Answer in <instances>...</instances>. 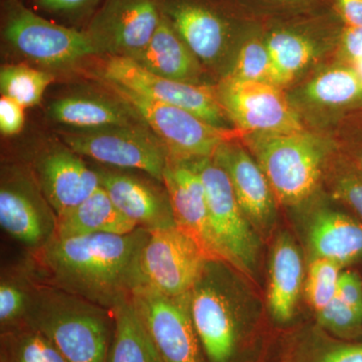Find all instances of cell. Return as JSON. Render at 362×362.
Listing matches in <instances>:
<instances>
[{
	"label": "cell",
	"instance_id": "37",
	"mask_svg": "<svg viewBox=\"0 0 362 362\" xmlns=\"http://www.w3.org/2000/svg\"><path fill=\"white\" fill-rule=\"evenodd\" d=\"M25 125V108L4 96L0 98V131L4 136L18 134Z\"/></svg>",
	"mask_w": 362,
	"mask_h": 362
},
{
	"label": "cell",
	"instance_id": "36",
	"mask_svg": "<svg viewBox=\"0 0 362 362\" xmlns=\"http://www.w3.org/2000/svg\"><path fill=\"white\" fill-rule=\"evenodd\" d=\"M247 7L269 13H300L314 9L324 0H242Z\"/></svg>",
	"mask_w": 362,
	"mask_h": 362
},
{
	"label": "cell",
	"instance_id": "23",
	"mask_svg": "<svg viewBox=\"0 0 362 362\" xmlns=\"http://www.w3.org/2000/svg\"><path fill=\"white\" fill-rule=\"evenodd\" d=\"M130 59L160 77L204 85L201 62L176 33L165 14L162 13L160 23L149 44Z\"/></svg>",
	"mask_w": 362,
	"mask_h": 362
},
{
	"label": "cell",
	"instance_id": "18",
	"mask_svg": "<svg viewBox=\"0 0 362 362\" xmlns=\"http://www.w3.org/2000/svg\"><path fill=\"white\" fill-rule=\"evenodd\" d=\"M328 25L329 21L319 16L283 21L267 30L263 37L273 64L274 84L287 87L315 62Z\"/></svg>",
	"mask_w": 362,
	"mask_h": 362
},
{
	"label": "cell",
	"instance_id": "5",
	"mask_svg": "<svg viewBox=\"0 0 362 362\" xmlns=\"http://www.w3.org/2000/svg\"><path fill=\"white\" fill-rule=\"evenodd\" d=\"M130 106L158 138L173 160L192 161L213 157L221 143L243 136L216 127L185 109L154 101L121 86L103 82Z\"/></svg>",
	"mask_w": 362,
	"mask_h": 362
},
{
	"label": "cell",
	"instance_id": "29",
	"mask_svg": "<svg viewBox=\"0 0 362 362\" xmlns=\"http://www.w3.org/2000/svg\"><path fill=\"white\" fill-rule=\"evenodd\" d=\"M0 362H69L47 337L23 324L0 332Z\"/></svg>",
	"mask_w": 362,
	"mask_h": 362
},
{
	"label": "cell",
	"instance_id": "40",
	"mask_svg": "<svg viewBox=\"0 0 362 362\" xmlns=\"http://www.w3.org/2000/svg\"><path fill=\"white\" fill-rule=\"evenodd\" d=\"M344 25L362 28V0H334Z\"/></svg>",
	"mask_w": 362,
	"mask_h": 362
},
{
	"label": "cell",
	"instance_id": "24",
	"mask_svg": "<svg viewBox=\"0 0 362 362\" xmlns=\"http://www.w3.org/2000/svg\"><path fill=\"white\" fill-rule=\"evenodd\" d=\"M295 109L314 115H329L362 103V80L351 66L323 69L298 90Z\"/></svg>",
	"mask_w": 362,
	"mask_h": 362
},
{
	"label": "cell",
	"instance_id": "20",
	"mask_svg": "<svg viewBox=\"0 0 362 362\" xmlns=\"http://www.w3.org/2000/svg\"><path fill=\"white\" fill-rule=\"evenodd\" d=\"M165 16L201 63L214 66L226 56L235 30L218 11L194 0H177L169 4Z\"/></svg>",
	"mask_w": 362,
	"mask_h": 362
},
{
	"label": "cell",
	"instance_id": "13",
	"mask_svg": "<svg viewBox=\"0 0 362 362\" xmlns=\"http://www.w3.org/2000/svg\"><path fill=\"white\" fill-rule=\"evenodd\" d=\"M4 35L16 51L45 66H63L99 54L88 32L54 25L18 6L7 18Z\"/></svg>",
	"mask_w": 362,
	"mask_h": 362
},
{
	"label": "cell",
	"instance_id": "9",
	"mask_svg": "<svg viewBox=\"0 0 362 362\" xmlns=\"http://www.w3.org/2000/svg\"><path fill=\"white\" fill-rule=\"evenodd\" d=\"M98 75L112 83L154 101L185 109L216 127L228 128L226 116L216 90L206 85L178 82L145 70L132 59L109 57L102 62Z\"/></svg>",
	"mask_w": 362,
	"mask_h": 362
},
{
	"label": "cell",
	"instance_id": "30",
	"mask_svg": "<svg viewBox=\"0 0 362 362\" xmlns=\"http://www.w3.org/2000/svg\"><path fill=\"white\" fill-rule=\"evenodd\" d=\"M52 81L54 77L47 71L23 65L4 66L0 70V92L23 108H30L40 103Z\"/></svg>",
	"mask_w": 362,
	"mask_h": 362
},
{
	"label": "cell",
	"instance_id": "3",
	"mask_svg": "<svg viewBox=\"0 0 362 362\" xmlns=\"http://www.w3.org/2000/svg\"><path fill=\"white\" fill-rule=\"evenodd\" d=\"M247 148L268 178L278 204L299 206L324 182L337 145L306 129L290 133L244 134Z\"/></svg>",
	"mask_w": 362,
	"mask_h": 362
},
{
	"label": "cell",
	"instance_id": "2",
	"mask_svg": "<svg viewBox=\"0 0 362 362\" xmlns=\"http://www.w3.org/2000/svg\"><path fill=\"white\" fill-rule=\"evenodd\" d=\"M25 324L49 338L69 362H108L114 329L109 309L35 280Z\"/></svg>",
	"mask_w": 362,
	"mask_h": 362
},
{
	"label": "cell",
	"instance_id": "22",
	"mask_svg": "<svg viewBox=\"0 0 362 362\" xmlns=\"http://www.w3.org/2000/svg\"><path fill=\"white\" fill-rule=\"evenodd\" d=\"M309 258L329 259L342 269L362 261V223L349 214L320 209L307 225Z\"/></svg>",
	"mask_w": 362,
	"mask_h": 362
},
{
	"label": "cell",
	"instance_id": "15",
	"mask_svg": "<svg viewBox=\"0 0 362 362\" xmlns=\"http://www.w3.org/2000/svg\"><path fill=\"white\" fill-rule=\"evenodd\" d=\"M213 159L228 175L243 213L259 237L270 235L277 221L278 202L265 173L238 138L221 143Z\"/></svg>",
	"mask_w": 362,
	"mask_h": 362
},
{
	"label": "cell",
	"instance_id": "31",
	"mask_svg": "<svg viewBox=\"0 0 362 362\" xmlns=\"http://www.w3.org/2000/svg\"><path fill=\"white\" fill-rule=\"evenodd\" d=\"M324 182L331 197L351 209L362 223V171L337 149L331 157Z\"/></svg>",
	"mask_w": 362,
	"mask_h": 362
},
{
	"label": "cell",
	"instance_id": "25",
	"mask_svg": "<svg viewBox=\"0 0 362 362\" xmlns=\"http://www.w3.org/2000/svg\"><path fill=\"white\" fill-rule=\"evenodd\" d=\"M47 114L54 122L74 129L145 124L139 115L119 98L117 101L90 95L59 98L49 104Z\"/></svg>",
	"mask_w": 362,
	"mask_h": 362
},
{
	"label": "cell",
	"instance_id": "10",
	"mask_svg": "<svg viewBox=\"0 0 362 362\" xmlns=\"http://www.w3.org/2000/svg\"><path fill=\"white\" fill-rule=\"evenodd\" d=\"M0 225L6 235L25 247L28 254L39 251L56 237L58 216L30 169H2Z\"/></svg>",
	"mask_w": 362,
	"mask_h": 362
},
{
	"label": "cell",
	"instance_id": "38",
	"mask_svg": "<svg viewBox=\"0 0 362 362\" xmlns=\"http://www.w3.org/2000/svg\"><path fill=\"white\" fill-rule=\"evenodd\" d=\"M337 296L362 314V280L356 272H341L338 281Z\"/></svg>",
	"mask_w": 362,
	"mask_h": 362
},
{
	"label": "cell",
	"instance_id": "34",
	"mask_svg": "<svg viewBox=\"0 0 362 362\" xmlns=\"http://www.w3.org/2000/svg\"><path fill=\"white\" fill-rule=\"evenodd\" d=\"M343 269L329 259H309L305 274L304 295L312 310L319 312L337 297L338 281Z\"/></svg>",
	"mask_w": 362,
	"mask_h": 362
},
{
	"label": "cell",
	"instance_id": "8",
	"mask_svg": "<svg viewBox=\"0 0 362 362\" xmlns=\"http://www.w3.org/2000/svg\"><path fill=\"white\" fill-rule=\"evenodd\" d=\"M207 261L177 226L150 230L138 259V288L173 297L188 294Z\"/></svg>",
	"mask_w": 362,
	"mask_h": 362
},
{
	"label": "cell",
	"instance_id": "26",
	"mask_svg": "<svg viewBox=\"0 0 362 362\" xmlns=\"http://www.w3.org/2000/svg\"><path fill=\"white\" fill-rule=\"evenodd\" d=\"M138 228V226L124 216L103 187L75 209L58 218L56 237L71 238L95 233H115L125 235Z\"/></svg>",
	"mask_w": 362,
	"mask_h": 362
},
{
	"label": "cell",
	"instance_id": "1",
	"mask_svg": "<svg viewBox=\"0 0 362 362\" xmlns=\"http://www.w3.org/2000/svg\"><path fill=\"white\" fill-rule=\"evenodd\" d=\"M148 233L138 228L125 235L54 238L25 262L37 282L112 310L138 288V259Z\"/></svg>",
	"mask_w": 362,
	"mask_h": 362
},
{
	"label": "cell",
	"instance_id": "28",
	"mask_svg": "<svg viewBox=\"0 0 362 362\" xmlns=\"http://www.w3.org/2000/svg\"><path fill=\"white\" fill-rule=\"evenodd\" d=\"M35 279L25 262L2 268L0 277V332L25 324Z\"/></svg>",
	"mask_w": 362,
	"mask_h": 362
},
{
	"label": "cell",
	"instance_id": "41",
	"mask_svg": "<svg viewBox=\"0 0 362 362\" xmlns=\"http://www.w3.org/2000/svg\"><path fill=\"white\" fill-rule=\"evenodd\" d=\"M92 0H39L42 8L52 11H75L83 8Z\"/></svg>",
	"mask_w": 362,
	"mask_h": 362
},
{
	"label": "cell",
	"instance_id": "27",
	"mask_svg": "<svg viewBox=\"0 0 362 362\" xmlns=\"http://www.w3.org/2000/svg\"><path fill=\"white\" fill-rule=\"evenodd\" d=\"M131 297L112 309L114 329L108 362H164Z\"/></svg>",
	"mask_w": 362,
	"mask_h": 362
},
{
	"label": "cell",
	"instance_id": "14",
	"mask_svg": "<svg viewBox=\"0 0 362 362\" xmlns=\"http://www.w3.org/2000/svg\"><path fill=\"white\" fill-rule=\"evenodd\" d=\"M161 16L154 0H107L88 33L100 54L133 58L149 44Z\"/></svg>",
	"mask_w": 362,
	"mask_h": 362
},
{
	"label": "cell",
	"instance_id": "39",
	"mask_svg": "<svg viewBox=\"0 0 362 362\" xmlns=\"http://www.w3.org/2000/svg\"><path fill=\"white\" fill-rule=\"evenodd\" d=\"M339 45L347 64L362 59V28L343 25Z\"/></svg>",
	"mask_w": 362,
	"mask_h": 362
},
{
	"label": "cell",
	"instance_id": "19",
	"mask_svg": "<svg viewBox=\"0 0 362 362\" xmlns=\"http://www.w3.org/2000/svg\"><path fill=\"white\" fill-rule=\"evenodd\" d=\"M96 170L117 209L138 228L150 232L176 226L165 187L114 169Z\"/></svg>",
	"mask_w": 362,
	"mask_h": 362
},
{
	"label": "cell",
	"instance_id": "32",
	"mask_svg": "<svg viewBox=\"0 0 362 362\" xmlns=\"http://www.w3.org/2000/svg\"><path fill=\"white\" fill-rule=\"evenodd\" d=\"M289 362H362V342L312 333L298 343Z\"/></svg>",
	"mask_w": 362,
	"mask_h": 362
},
{
	"label": "cell",
	"instance_id": "7",
	"mask_svg": "<svg viewBox=\"0 0 362 362\" xmlns=\"http://www.w3.org/2000/svg\"><path fill=\"white\" fill-rule=\"evenodd\" d=\"M68 128V127H66ZM68 148L114 168L136 169L162 183L168 154L145 124L61 130Z\"/></svg>",
	"mask_w": 362,
	"mask_h": 362
},
{
	"label": "cell",
	"instance_id": "21",
	"mask_svg": "<svg viewBox=\"0 0 362 362\" xmlns=\"http://www.w3.org/2000/svg\"><path fill=\"white\" fill-rule=\"evenodd\" d=\"M267 303L275 322H291L304 291L305 267L301 250L289 233L276 237L269 259Z\"/></svg>",
	"mask_w": 362,
	"mask_h": 362
},
{
	"label": "cell",
	"instance_id": "6",
	"mask_svg": "<svg viewBox=\"0 0 362 362\" xmlns=\"http://www.w3.org/2000/svg\"><path fill=\"white\" fill-rule=\"evenodd\" d=\"M189 162L206 188L209 223L221 258L240 274L252 277L262 238L243 213L228 175L213 157Z\"/></svg>",
	"mask_w": 362,
	"mask_h": 362
},
{
	"label": "cell",
	"instance_id": "17",
	"mask_svg": "<svg viewBox=\"0 0 362 362\" xmlns=\"http://www.w3.org/2000/svg\"><path fill=\"white\" fill-rule=\"evenodd\" d=\"M30 170L58 218L101 187L96 169L89 168L70 148L47 150L35 158Z\"/></svg>",
	"mask_w": 362,
	"mask_h": 362
},
{
	"label": "cell",
	"instance_id": "12",
	"mask_svg": "<svg viewBox=\"0 0 362 362\" xmlns=\"http://www.w3.org/2000/svg\"><path fill=\"white\" fill-rule=\"evenodd\" d=\"M133 304L164 362H207L189 308V293L173 297L138 288Z\"/></svg>",
	"mask_w": 362,
	"mask_h": 362
},
{
	"label": "cell",
	"instance_id": "35",
	"mask_svg": "<svg viewBox=\"0 0 362 362\" xmlns=\"http://www.w3.org/2000/svg\"><path fill=\"white\" fill-rule=\"evenodd\" d=\"M315 316L319 328L330 337L344 341H358L362 337V314L339 297H335Z\"/></svg>",
	"mask_w": 362,
	"mask_h": 362
},
{
	"label": "cell",
	"instance_id": "16",
	"mask_svg": "<svg viewBox=\"0 0 362 362\" xmlns=\"http://www.w3.org/2000/svg\"><path fill=\"white\" fill-rule=\"evenodd\" d=\"M162 183L176 226L194 240L207 259L225 262L211 232L206 188L192 163L168 158Z\"/></svg>",
	"mask_w": 362,
	"mask_h": 362
},
{
	"label": "cell",
	"instance_id": "11",
	"mask_svg": "<svg viewBox=\"0 0 362 362\" xmlns=\"http://www.w3.org/2000/svg\"><path fill=\"white\" fill-rule=\"evenodd\" d=\"M216 93L226 116L243 135L305 130L301 116L278 86L226 77Z\"/></svg>",
	"mask_w": 362,
	"mask_h": 362
},
{
	"label": "cell",
	"instance_id": "33",
	"mask_svg": "<svg viewBox=\"0 0 362 362\" xmlns=\"http://www.w3.org/2000/svg\"><path fill=\"white\" fill-rule=\"evenodd\" d=\"M228 77L274 84L273 64L263 35H249L240 45Z\"/></svg>",
	"mask_w": 362,
	"mask_h": 362
},
{
	"label": "cell",
	"instance_id": "42",
	"mask_svg": "<svg viewBox=\"0 0 362 362\" xmlns=\"http://www.w3.org/2000/svg\"><path fill=\"white\" fill-rule=\"evenodd\" d=\"M340 153L346 157L356 168L362 171V146L343 150Z\"/></svg>",
	"mask_w": 362,
	"mask_h": 362
},
{
	"label": "cell",
	"instance_id": "43",
	"mask_svg": "<svg viewBox=\"0 0 362 362\" xmlns=\"http://www.w3.org/2000/svg\"><path fill=\"white\" fill-rule=\"evenodd\" d=\"M349 65L351 66L352 68L354 69V71L358 74L359 77H361L362 80V59H358V61L354 62V63L349 64Z\"/></svg>",
	"mask_w": 362,
	"mask_h": 362
},
{
	"label": "cell",
	"instance_id": "4",
	"mask_svg": "<svg viewBox=\"0 0 362 362\" xmlns=\"http://www.w3.org/2000/svg\"><path fill=\"white\" fill-rule=\"evenodd\" d=\"M233 270L225 262L207 261L189 292L190 313L207 362H235L246 340V313Z\"/></svg>",
	"mask_w": 362,
	"mask_h": 362
}]
</instances>
